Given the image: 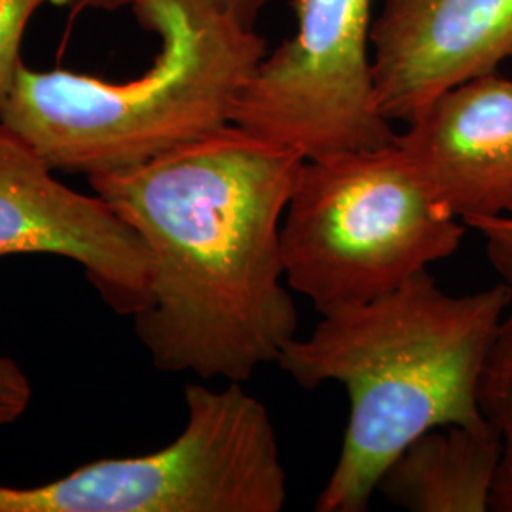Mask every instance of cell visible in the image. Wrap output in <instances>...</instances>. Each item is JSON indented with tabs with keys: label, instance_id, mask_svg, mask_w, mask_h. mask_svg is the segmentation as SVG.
I'll list each match as a JSON object with an SVG mask.
<instances>
[{
	"label": "cell",
	"instance_id": "5",
	"mask_svg": "<svg viewBox=\"0 0 512 512\" xmlns=\"http://www.w3.org/2000/svg\"><path fill=\"white\" fill-rule=\"evenodd\" d=\"M183 433L135 458L101 459L42 486H0V512H281L287 471L262 401L230 382L186 385Z\"/></svg>",
	"mask_w": 512,
	"mask_h": 512
},
{
	"label": "cell",
	"instance_id": "7",
	"mask_svg": "<svg viewBox=\"0 0 512 512\" xmlns=\"http://www.w3.org/2000/svg\"><path fill=\"white\" fill-rule=\"evenodd\" d=\"M33 253L78 262L122 315L147 308L150 260L137 232L97 194L61 183L37 150L0 122V256Z\"/></svg>",
	"mask_w": 512,
	"mask_h": 512
},
{
	"label": "cell",
	"instance_id": "1",
	"mask_svg": "<svg viewBox=\"0 0 512 512\" xmlns=\"http://www.w3.org/2000/svg\"><path fill=\"white\" fill-rule=\"evenodd\" d=\"M304 156L236 124L145 164L88 175L150 260L133 315L154 368L245 384L298 330L281 224Z\"/></svg>",
	"mask_w": 512,
	"mask_h": 512
},
{
	"label": "cell",
	"instance_id": "4",
	"mask_svg": "<svg viewBox=\"0 0 512 512\" xmlns=\"http://www.w3.org/2000/svg\"><path fill=\"white\" fill-rule=\"evenodd\" d=\"M465 228L395 141L304 160L281 224L285 281L321 315L363 304L458 253Z\"/></svg>",
	"mask_w": 512,
	"mask_h": 512
},
{
	"label": "cell",
	"instance_id": "13",
	"mask_svg": "<svg viewBox=\"0 0 512 512\" xmlns=\"http://www.w3.org/2000/svg\"><path fill=\"white\" fill-rule=\"evenodd\" d=\"M33 401V387L23 368L0 355V429L16 423Z\"/></svg>",
	"mask_w": 512,
	"mask_h": 512
},
{
	"label": "cell",
	"instance_id": "14",
	"mask_svg": "<svg viewBox=\"0 0 512 512\" xmlns=\"http://www.w3.org/2000/svg\"><path fill=\"white\" fill-rule=\"evenodd\" d=\"M465 226L482 236L492 268L512 287V217L471 220Z\"/></svg>",
	"mask_w": 512,
	"mask_h": 512
},
{
	"label": "cell",
	"instance_id": "15",
	"mask_svg": "<svg viewBox=\"0 0 512 512\" xmlns=\"http://www.w3.org/2000/svg\"><path fill=\"white\" fill-rule=\"evenodd\" d=\"M490 511L512 512V439H505L490 497Z\"/></svg>",
	"mask_w": 512,
	"mask_h": 512
},
{
	"label": "cell",
	"instance_id": "3",
	"mask_svg": "<svg viewBox=\"0 0 512 512\" xmlns=\"http://www.w3.org/2000/svg\"><path fill=\"white\" fill-rule=\"evenodd\" d=\"M160 38L139 78L110 82L71 71L19 67L0 122L54 171L93 173L145 164L230 124L266 40L215 0H128Z\"/></svg>",
	"mask_w": 512,
	"mask_h": 512
},
{
	"label": "cell",
	"instance_id": "8",
	"mask_svg": "<svg viewBox=\"0 0 512 512\" xmlns=\"http://www.w3.org/2000/svg\"><path fill=\"white\" fill-rule=\"evenodd\" d=\"M370 42L378 105L408 124L512 57V0H384Z\"/></svg>",
	"mask_w": 512,
	"mask_h": 512
},
{
	"label": "cell",
	"instance_id": "11",
	"mask_svg": "<svg viewBox=\"0 0 512 512\" xmlns=\"http://www.w3.org/2000/svg\"><path fill=\"white\" fill-rule=\"evenodd\" d=\"M478 404L503 439H512V311H507L495 332L480 378Z\"/></svg>",
	"mask_w": 512,
	"mask_h": 512
},
{
	"label": "cell",
	"instance_id": "10",
	"mask_svg": "<svg viewBox=\"0 0 512 512\" xmlns=\"http://www.w3.org/2000/svg\"><path fill=\"white\" fill-rule=\"evenodd\" d=\"M503 448L490 421L431 429L385 469L376 494L410 512L490 511Z\"/></svg>",
	"mask_w": 512,
	"mask_h": 512
},
{
	"label": "cell",
	"instance_id": "2",
	"mask_svg": "<svg viewBox=\"0 0 512 512\" xmlns=\"http://www.w3.org/2000/svg\"><path fill=\"white\" fill-rule=\"evenodd\" d=\"M512 306L505 281L444 293L423 272L363 304L321 315L277 365L304 389L336 382L348 393L342 450L317 512H365L385 469L431 429L480 425L478 387L495 332Z\"/></svg>",
	"mask_w": 512,
	"mask_h": 512
},
{
	"label": "cell",
	"instance_id": "12",
	"mask_svg": "<svg viewBox=\"0 0 512 512\" xmlns=\"http://www.w3.org/2000/svg\"><path fill=\"white\" fill-rule=\"evenodd\" d=\"M50 0H0V109L12 90L21 61V40L27 23Z\"/></svg>",
	"mask_w": 512,
	"mask_h": 512
},
{
	"label": "cell",
	"instance_id": "16",
	"mask_svg": "<svg viewBox=\"0 0 512 512\" xmlns=\"http://www.w3.org/2000/svg\"><path fill=\"white\" fill-rule=\"evenodd\" d=\"M220 8L247 29H255L256 21L272 0H215Z\"/></svg>",
	"mask_w": 512,
	"mask_h": 512
},
{
	"label": "cell",
	"instance_id": "6",
	"mask_svg": "<svg viewBox=\"0 0 512 512\" xmlns=\"http://www.w3.org/2000/svg\"><path fill=\"white\" fill-rule=\"evenodd\" d=\"M374 0H293L296 31L260 59L230 124L306 160L387 147L397 133L376 97Z\"/></svg>",
	"mask_w": 512,
	"mask_h": 512
},
{
	"label": "cell",
	"instance_id": "9",
	"mask_svg": "<svg viewBox=\"0 0 512 512\" xmlns=\"http://www.w3.org/2000/svg\"><path fill=\"white\" fill-rule=\"evenodd\" d=\"M395 143L463 224L512 217V78L484 74L442 93Z\"/></svg>",
	"mask_w": 512,
	"mask_h": 512
}]
</instances>
